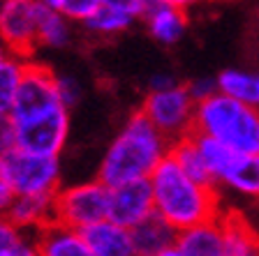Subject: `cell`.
Listing matches in <instances>:
<instances>
[{
	"label": "cell",
	"mask_w": 259,
	"mask_h": 256,
	"mask_svg": "<svg viewBox=\"0 0 259 256\" xmlns=\"http://www.w3.org/2000/svg\"><path fill=\"white\" fill-rule=\"evenodd\" d=\"M169 152L171 141L137 109L125 118L118 134L109 141L97 166V180H102L107 187L146 180Z\"/></svg>",
	"instance_id": "6da1fadb"
},
{
	"label": "cell",
	"mask_w": 259,
	"mask_h": 256,
	"mask_svg": "<svg viewBox=\"0 0 259 256\" xmlns=\"http://www.w3.org/2000/svg\"><path fill=\"white\" fill-rule=\"evenodd\" d=\"M148 180L153 187L155 213L176 231L206 224L222 215L220 189L192 180L171 155L160 162Z\"/></svg>",
	"instance_id": "7a4b0ae2"
},
{
	"label": "cell",
	"mask_w": 259,
	"mask_h": 256,
	"mask_svg": "<svg viewBox=\"0 0 259 256\" xmlns=\"http://www.w3.org/2000/svg\"><path fill=\"white\" fill-rule=\"evenodd\" d=\"M194 132L220 141L238 155L259 157V109L215 92L197 104Z\"/></svg>",
	"instance_id": "3957f363"
},
{
	"label": "cell",
	"mask_w": 259,
	"mask_h": 256,
	"mask_svg": "<svg viewBox=\"0 0 259 256\" xmlns=\"http://www.w3.org/2000/svg\"><path fill=\"white\" fill-rule=\"evenodd\" d=\"M144 113L169 141H178L194 132L197 101L188 92L185 83H176L167 90H146L139 104Z\"/></svg>",
	"instance_id": "277c9868"
},
{
	"label": "cell",
	"mask_w": 259,
	"mask_h": 256,
	"mask_svg": "<svg viewBox=\"0 0 259 256\" xmlns=\"http://www.w3.org/2000/svg\"><path fill=\"white\" fill-rule=\"evenodd\" d=\"M109 206H111V187L97 178L60 187V192L56 194V222L83 231L97 222L109 219Z\"/></svg>",
	"instance_id": "5b68a950"
},
{
	"label": "cell",
	"mask_w": 259,
	"mask_h": 256,
	"mask_svg": "<svg viewBox=\"0 0 259 256\" xmlns=\"http://www.w3.org/2000/svg\"><path fill=\"white\" fill-rule=\"evenodd\" d=\"M16 132V148L32 155L60 157L70 136V109L58 107L35 116L12 120Z\"/></svg>",
	"instance_id": "8992f818"
},
{
	"label": "cell",
	"mask_w": 259,
	"mask_h": 256,
	"mask_svg": "<svg viewBox=\"0 0 259 256\" xmlns=\"http://www.w3.org/2000/svg\"><path fill=\"white\" fill-rule=\"evenodd\" d=\"M16 196H56L60 192V157H44L16 148L5 160Z\"/></svg>",
	"instance_id": "52a82bcc"
},
{
	"label": "cell",
	"mask_w": 259,
	"mask_h": 256,
	"mask_svg": "<svg viewBox=\"0 0 259 256\" xmlns=\"http://www.w3.org/2000/svg\"><path fill=\"white\" fill-rule=\"evenodd\" d=\"M39 12L37 0H7L0 10V44L16 58L30 60L39 48Z\"/></svg>",
	"instance_id": "ba28073f"
},
{
	"label": "cell",
	"mask_w": 259,
	"mask_h": 256,
	"mask_svg": "<svg viewBox=\"0 0 259 256\" xmlns=\"http://www.w3.org/2000/svg\"><path fill=\"white\" fill-rule=\"evenodd\" d=\"M56 74L58 72L54 67H49L47 63H42V60H37V58L28 60L21 90H19L16 104L10 113L12 120L35 116L39 111H49V109L63 104L58 97V88H56Z\"/></svg>",
	"instance_id": "9c48e42d"
},
{
	"label": "cell",
	"mask_w": 259,
	"mask_h": 256,
	"mask_svg": "<svg viewBox=\"0 0 259 256\" xmlns=\"http://www.w3.org/2000/svg\"><path fill=\"white\" fill-rule=\"evenodd\" d=\"M153 213H155V201H153V187L148 178L111 187V206H109L111 222L125 229H135Z\"/></svg>",
	"instance_id": "30bf717a"
},
{
	"label": "cell",
	"mask_w": 259,
	"mask_h": 256,
	"mask_svg": "<svg viewBox=\"0 0 259 256\" xmlns=\"http://www.w3.org/2000/svg\"><path fill=\"white\" fill-rule=\"evenodd\" d=\"M141 23H144L146 32L162 46L178 44L190 28L188 12L167 5V3H160V0H151L148 10L141 16Z\"/></svg>",
	"instance_id": "8fae6325"
},
{
	"label": "cell",
	"mask_w": 259,
	"mask_h": 256,
	"mask_svg": "<svg viewBox=\"0 0 259 256\" xmlns=\"http://www.w3.org/2000/svg\"><path fill=\"white\" fill-rule=\"evenodd\" d=\"M39 256H95L83 233L60 222H51L32 235Z\"/></svg>",
	"instance_id": "7c38bea8"
},
{
	"label": "cell",
	"mask_w": 259,
	"mask_h": 256,
	"mask_svg": "<svg viewBox=\"0 0 259 256\" xmlns=\"http://www.w3.org/2000/svg\"><path fill=\"white\" fill-rule=\"evenodd\" d=\"M5 219L23 233L35 235L39 229L56 222V196H14Z\"/></svg>",
	"instance_id": "4fadbf2b"
},
{
	"label": "cell",
	"mask_w": 259,
	"mask_h": 256,
	"mask_svg": "<svg viewBox=\"0 0 259 256\" xmlns=\"http://www.w3.org/2000/svg\"><path fill=\"white\" fill-rule=\"evenodd\" d=\"M81 233L95 256H137L130 229L116 224L111 219L97 222V224L83 229Z\"/></svg>",
	"instance_id": "5bb4252c"
},
{
	"label": "cell",
	"mask_w": 259,
	"mask_h": 256,
	"mask_svg": "<svg viewBox=\"0 0 259 256\" xmlns=\"http://www.w3.org/2000/svg\"><path fill=\"white\" fill-rule=\"evenodd\" d=\"M222 256H259V233L238 210H222Z\"/></svg>",
	"instance_id": "9a60e30c"
},
{
	"label": "cell",
	"mask_w": 259,
	"mask_h": 256,
	"mask_svg": "<svg viewBox=\"0 0 259 256\" xmlns=\"http://www.w3.org/2000/svg\"><path fill=\"white\" fill-rule=\"evenodd\" d=\"M130 233H132L137 256H155L157 251L176 245L178 240V231L169 224L167 219H162L157 213L146 217L135 229H130Z\"/></svg>",
	"instance_id": "2e32d148"
},
{
	"label": "cell",
	"mask_w": 259,
	"mask_h": 256,
	"mask_svg": "<svg viewBox=\"0 0 259 256\" xmlns=\"http://www.w3.org/2000/svg\"><path fill=\"white\" fill-rule=\"evenodd\" d=\"M178 249L183 256H222L225 242H222V222L220 217L206 224L192 226V229L178 231Z\"/></svg>",
	"instance_id": "e0dca14e"
},
{
	"label": "cell",
	"mask_w": 259,
	"mask_h": 256,
	"mask_svg": "<svg viewBox=\"0 0 259 256\" xmlns=\"http://www.w3.org/2000/svg\"><path fill=\"white\" fill-rule=\"evenodd\" d=\"M218 92L229 95L252 109H259V72L229 67L215 76Z\"/></svg>",
	"instance_id": "ac0fdd59"
},
{
	"label": "cell",
	"mask_w": 259,
	"mask_h": 256,
	"mask_svg": "<svg viewBox=\"0 0 259 256\" xmlns=\"http://www.w3.org/2000/svg\"><path fill=\"white\" fill-rule=\"evenodd\" d=\"M194 134V141L199 145V152H201V160L206 164V171H208L210 180L215 182V187L220 189V182L222 178L227 176V171L232 169V164L236 162L238 152H234L232 148L222 145L220 141L215 139H208V136H201V134L192 132Z\"/></svg>",
	"instance_id": "d6986e66"
},
{
	"label": "cell",
	"mask_w": 259,
	"mask_h": 256,
	"mask_svg": "<svg viewBox=\"0 0 259 256\" xmlns=\"http://www.w3.org/2000/svg\"><path fill=\"white\" fill-rule=\"evenodd\" d=\"M220 187L234 189L238 194L259 198V157L238 155L232 169L227 171V176L222 178Z\"/></svg>",
	"instance_id": "ffe728a7"
},
{
	"label": "cell",
	"mask_w": 259,
	"mask_h": 256,
	"mask_svg": "<svg viewBox=\"0 0 259 256\" xmlns=\"http://www.w3.org/2000/svg\"><path fill=\"white\" fill-rule=\"evenodd\" d=\"M135 23H137L135 16L123 14V12H118V10H111V7L102 5L86 23H81V26H83V30H86L91 37L111 39V37H118V35L127 32Z\"/></svg>",
	"instance_id": "44dd1931"
},
{
	"label": "cell",
	"mask_w": 259,
	"mask_h": 256,
	"mask_svg": "<svg viewBox=\"0 0 259 256\" xmlns=\"http://www.w3.org/2000/svg\"><path fill=\"white\" fill-rule=\"evenodd\" d=\"M26 63L28 60L16 56H5V60H0V116H10L14 109L26 74Z\"/></svg>",
	"instance_id": "7402d4cb"
},
{
	"label": "cell",
	"mask_w": 259,
	"mask_h": 256,
	"mask_svg": "<svg viewBox=\"0 0 259 256\" xmlns=\"http://www.w3.org/2000/svg\"><path fill=\"white\" fill-rule=\"evenodd\" d=\"M72 21L65 19L58 10L42 7L39 12V46L44 48H65L72 44Z\"/></svg>",
	"instance_id": "603a6c76"
},
{
	"label": "cell",
	"mask_w": 259,
	"mask_h": 256,
	"mask_svg": "<svg viewBox=\"0 0 259 256\" xmlns=\"http://www.w3.org/2000/svg\"><path fill=\"white\" fill-rule=\"evenodd\" d=\"M169 155L176 160V164L181 166V169H183L185 173L192 178V180L201 182V185H213V187H215V182L210 180L208 171H206L204 160H201V152H199L197 141H194V134L174 141V143H171V152H169Z\"/></svg>",
	"instance_id": "cb8c5ba5"
},
{
	"label": "cell",
	"mask_w": 259,
	"mask_h": 256,
	"mask_svg": "<svg viewBox=\"0 0 259 256\" xmlns=\"http://www.w3.org/2000/svg\"><path fill=\"white\" fill-rule=\"evenodd\" d=\"M100 7H102V0H63L58 12L72 23H86Z\"/></svg>",
	"instance_id": "d4e9b609"
},
{
	"label": "cell",
	"mask_w": 259,
	"mask_h": 256,
	"mask_svg": "<svg viewBox=\"0 0 259 256\" xmlns=\"http://www.w3.org/2000/svg\"><path fill=\"white\" fill-rule=\"evenodd\" d=\"M56 88H58V97L67 109H74L81 101L83 95V85L76 76L72 74H56Z\"/></svg>",
	"instance_id": "484cf974"
},
{
	"label": "cell",
	"mask_w": 259,
	"mask_h": 256,
	"mask_svg": "<svg viewBox=\"0 0 259 256\" xmlns=\"http://www.w3.org/2000/svg\"><path fill=\"white\" fill-rule=\"evenodd\" d=\"M23 231H19L10 219L0 217V256H10V251L14 249L23 238Z\"/></svg>",
	"instance_id": "4316f807"
},
{
	"label": "cell",
	"mask_w": 259,
	"mask_h": 256,
	"mask_svg": "<svg viewBox=\"0 0 259 256\" xmlns=\"http://www.w3.org/2000/svg\"><path fill=\"white\" fill-rule=\"evenodd\" d=\"M188 92L192 95V99L199 104V101L208 99L210 95H215L218 92V81L215 76H197V79L188 81Z\"/></svg>",
	"instance_id": "83f0119b"
},
{
	"label": "cell",
	"mask_w": 259,
	"mask_h": 256,
	"mask_svg": "<svg viewBox=\"0 0 259 256\" xmlns=\"http://www.w3.org/2000/svg\"><path fill=\"white\" fill-rule=\"evenodd\" d=\"M16 150V132L10 116H0V160H7Z\"/></svg>",
	"instance_id": "f1b7e54d"
},
{
	"label": "cell",
	"mask_w": 259,
	"mask_h": 256,
	"mask_svg": "<svg viewBox=\"0 0 259 256\" xmlns=\"http://www.w3.org/2000/svg\"><path fill=\"white\" fill-rule=\"evenodd\" d=\"M102 5L111 7V10H118V12H123V14L135 16L137 21H141V16L148 10L151 0H102Z\"/></svg>",
	"instance_id": "f546056e"
},
{
	"label": "cell",
	"mask_w": 259,
	"mask_h": 256,
	"mask_svg": "<svg viewBox=\"0 0 259 256\" xmlns=\"http://www.w3.org/2000/svg\"><path fill=\"white\" fill-rule=\"evenodd\" d=\"M14 187L10 182V173H7V164L5 160H0V217H5L10 203L14 201Z\"/></svg>",
	"instance_id": "4dcf8cb0"
},
{
	"label": "cell",
	"mask_w": 259,
	"mask_h": 256,
	"mask_svg": "<svg viewBox=\"0 0 259 256\" xmlns=\"http://www.w3.org/2000/svg\"><path fill=\"white\" fill-rule=\"evenodd\" d=\"M176 83H181V81L174 74H169V72H155L148 79V90H167V88H171Z\"/></svg>",
	"instance_id": "1f68e13d"
},
{
	"label": "cell",
	"mask_w": 259,
	"mask_h": 256,
	"mask_svg": "<svg viewBox=\"0 0 259 256\" xmlns=\"http://www.w3.org/2000/svg\"><path fill=\"white\" fill-rule=\"evenodd\" d=\"M10 256H39L37 254V245H35V238L26 233L21 238V242H19V245L12 249Z\"/></svg>",
	"instance_id": "d6a6232c"
},
{
	"label": "cell",
	"mask_w": 259,
	"mask_h": 256,
	"mask_svg": "<svg viewBox=\"0 0 259 256\" xmlns=\"http://www.w3.org/2000/svg\"><path fill=\"white\" fill-rule=\"evenodd\" d=\"M160 3H167V5H174V7H178V10L188 12L190 7L197 5V3H201V0H160Z\"/></svg>",
	"instance_id": "836d02e7"
},
{
	"label": "cell",
	"mask_w": 259,
	"mask_h": 256,
	"mask_svg": "<svg viewBox=\"0 0 259 256\" xmlns=\"http://www.w3.org/2000/svg\"><path fill=\"white\" fill-rule=\"evenodd\" d=\"M155 256H183V251L178 249V245H171V247H167V249L157 251Z\"/></svg>",
	"instance_id": "e575fe53"
},
{
	"label": "cell",
	"mask_w": 259,
	"mask_h": 256,
	"mask_svg": "<svg viewBox=\"0 0 259 256\" xmlns=\"http://www.w3.org/2000/svg\"><path fill=\"white\" fill-rule=\"evenodd\" d=\"M37 3H39L42 7H49V10H58L63 0H37Z\"/></svg>",
	"instance_id": "d590c367"
},
{
	"label": "cell",
	"mask_w": 259,
	"mask_h": 256,
	"mask_svg": "<svg viewBox=\"0 0 259 256\" xmlns=\"http://www.w3.org/2000/svg\"><path fill=\"white\" fill-rule=\"evenodd\" d=\"M5 56H10V54H7V51H5V46L0 44V60H5Z\"/></svg>",
	"instance_id": "8d00e7d4"
},
{
	"label": "cell",
	"mask_w": 259,
	"mask_h": 256,
	"mask_svg": "<svg viewBox=\"0 0 259 256\" xmlns=\"http://www.w3.org/2000/svg\"><path fill=\"white\" fill-rule=\"evenodd\" d=\"M5 3H7V0H0V10H3V5H5Z\"/></svg>",
	"instance_id": "74e56055"
}]
</instances>
